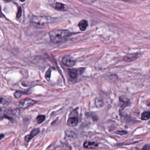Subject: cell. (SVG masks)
<instances>
[{"label": "cell", "instance_id": "6da1fadb", "mask_svg": "<svg viewBox=\"0 0 150 150\" xmlns=\"http://www.w3.org/2000/svg\"><path fill=\"white\" fill-rule=\"evenodd\" d=\"M49 35L50 41L53 43L57 44L65 41L71 34L67 30H56L50 31Z\"/></svg>", "mask_w": 150, "mask_h": 150}, {"label": "cell", "instance_id": "7a4b0ae2", "mask_svg": "<svg viewBox=\"0 0 150 150\" xmlns=\"http://www.w3.org/2000/svg\"><path fill=\"white\" fill-rule=\"evenodd\" d=\"M52 18L50 17L45 16L34 17L32 19V23L34 26L37 27H41L44 25L50 23L52 21Z\"/></svg>", "mask_w": 150, "mask_h": 150}, {"label": "cell", "instance_id": "3957f363", "mask_svg": "<svg viewBox=\"0 0 150 150\" xmlns=\"http://www.w3.org/2000/svg\"><path fill=\"white\" fill-rule=\"evenodd\" d=\"M37 101L33 100L27 98L23 100L19 103V107L22 109H26L34 104H36Z\"/></svg>", "mask_w": 150, "mask_h": 150}, {"label": "cell", "instance_id": "277c9868", "mask_svg": "<svg viewBox=\"0 0 150 150\" xmlns=\"http://www.w3.org/2000/svg\"><path fill=\"white\" fill-rule=\"evenodd\" d=\"M141 56V53L139 52L129 54L124 57L123 60L128 63L132 62L139 58Z\"/></svg>", "mask_w": 150, "mask_h": 150}, {"label": "cell", "instance_id": "5b68a950", "mask_svg": "<svg viewBox=\"0 0 150 150\" xmlns=\"http://www.w3.org/2000/svg\"><path fill=\"white\" fill-rule=\"evenodd\" d=\"M62 63L65 66L72 67L75 64V60L70 56H65L62 60Z\"/></svg>", "mask_w": 150, "mask_h": 150}, {"label": "cell", "instance_id": "8992f818", "mask_svg": "<svg viewBox=\"0 0 150 150\" xmlns=\"http://www.w3.org/2000/svg\"><path fill=\"white\" fill-rule=\"evenodd\" d=\"M19 114V109H15L14 110H9L7 112V114L4 116V117L5 118H8V119L13 122V119L11 117V116H18Z\"/></svg>", "mask_w": 150, "mask_h": 150}, {"label": "cell", "instance_id": "52a82bcc", "mask_svg": "<svg viewBox=\"0 0 150 150\" xmlns=\"http://www.w3.org/2000/svg\"><path fill=\"white\" fill-rule=\"evenodd\" d=\"M40 129L39 128H36V129H34L31 131V132L30 133V134L29 135H27L26 137L24 138V139H25V141L28 142L31 141L35 136L38 135V134L40 133Z\"/></svg>", "mask_w": 150, "mask_h": 150}, {"label": "cell", "instance_id": "ba28073f", "mask_svg": "<svg viewBox=\"0 0 150 150\" xmlns=\"http://www.w3.org/2000/svg\"><path fill=\"white\" fill-rule=\"evenodd\" d=\"M130 102L127 97L125 96H121L119 97V105L121 108L123 109L130 104Z\"/></svg>", "mask_w": 150, "mask_h": 150}, {"label": "cell", "instance_id": "9c48e42d", "mask_svg": "<svg viewBox=\"0 0 150 150\" xmlns=\"http://www.w3.org/2000/svg\"><path fill=\"white\" fill-rule=\"evenodd\" d=\"M65 138L68 141H72L77 137V134L71 130H66L65 131Z\"/></svg>", "mask_w": 150, "mask_h": 150}, {"label": "cell", "instance_id": "30bf717a", "mask_svg": "<svg viewBox=\"0 0 150 150\" xmlns=\"http://www.w3.org/2000/svg\"><path fill=\"white\" fill-rule=\"evenodd\" d=\"M78 119L76 117H70L68 120L67 124L70 127H75L78 124Z\"/></svg>", "mask_w": 150, "mask_h": 150}, {"label": "cell", "instance_id": "8fae6325", "mask_svg": "<svg viewBox=\"0 0 150 150\" xmlns=\"http://www.w3.org/2000/svg\"><path fill=\"white\" fill-rule=\"evenodd\" d=\"M98 146V143L95 142L86 141L83 143V147L86 148H93L97 147Z\"/></svg>", "mask_w": 150, "mask_h": 150}, {"label": "cell", "instance_id": "7c38bea8", "mask_svg": "<svg viewBox=\"0 0 150 150\" xmlns=\"http://www.w3.org/2000/svg\"><path fill=\"white\" fill-rule=\"evenodd\" d=\"M56 9L60 11H66L68 9L67 5L63 3L57 2L56 4Z\"/></svg>", "mask_w": 150, "mask_h": 150}, {"label": "cell", "instance_id": "4fadbf2b", "mask_svg": "<svg viewBox=\"0 0 150 150\" xmlns=\"http://www.w3.org/2000/svg\"><path fill=\"white\" fill-rule=\"evenodd\" d=\"M78 27L82 31H85L88 26V23L86 20H82L78 23Z\"/></svg>", "mask_w": 150, "mask_h": 150}, {"label": "cell", "instance_id": "5bb4252c", "mask_svg": "<svg viewBox=\"0 0 150 150\" xmlns=\"http://www.w3.org/2000/svg\"><path fill=\"white\" fill-rule=\"evenodd\" d=\"M69 74L70 76L72 78H76L77 76H78V72H77V70L75 69H70L69 70Z\"/></svg>", "mask_w": 150, "mask_h": 150}, {"label": "cell", "instance_id": "9a60e30c", "mask_svg": "<svg viewBox=\"0 0 150 150\" xmlns=\"http://www.w3.org/2000/svg\"><path fill=\"white\" fill-rule=\"evenodd\" d=\"M150 118V112H144L141 115V119L143 120H147Z\"/></svg>", "mask_w": 150, "mask_h": 150}, {"label": "cell", "instance_id": "2e32d148", "mask_svg": "<svg viewBox=\"0 0 150 150\" xmlns=\"http://www.w3.org/2000/svg\"><path fill=\"white\" fill-rule=\"evenodd\" d=\"M45 120V116L44 115H39L36 117V121H37V123L39 124L42 123Z\"/></svg>", "mask_w": 150, "mask_h": 150}, {"label": "cell", "instance_id": "e0dca14e", "mask_svg": "<svg viewBox=\"0 0 150 150\" xmlns=\"http://www.w3.org/2000/svg\"><path fill=\"white\" fill-rule=\"evenodd\" d=\"M95 105L98 108H102L103 106V101L100 99L96 98L95 100Z\"/></svg>", "mask_w": 150, "mask_h": 150}, {"label": "cell", "instance_id": "ac0fdd59", "mask_svg": "<svg viewBox=\"0 0 150 150\" xmlns=\"http://www.w3.org/2000/svg\"><path fill=\"white\" fill-rule=\"evenodd\" d=\"M24 94V92L22 91H17L15 92L14 93L15 97L16 98H20Z\"/></svg>", "mask_w": 150, "mask_h": 150}, {"label": "cell", "instance_id": "d6986e66", "mask_svg": "<svg viewBox=\"0 0 150 150\" xmlns=\"http://www.w3.org/2000/svg\"><path fill=\"white\" fill-rule=\"evenodd\" d=\"M51 72H52L51 68L47 70V71L46 72V74H45V78L47 80H50V77H51Z\"/></svg>", "mask_w": 150, "mask_h": 150}, {"label": "cell", "instance_id": "ffe728a7", "mask_svg": "<svg viewBox=\"0 0 150 150\" xmlns=\"http://www.w3.org/2000/svg\"><path fill=\"white\" fill-rule=\"evenodd\" d=\"M116 133L118 135H121V136H123V135H125L127 134L128 132L126 131H124V130H122V131H117L116 132Z\"/></svg>", "mask_w": 150, "mask_h": 150}, {"label": "cell", "instance_id": "44dd1931", "mask_svg": "<svg viewBox=\"0 0 150 150\" xmlns=\"http://www.w3.org/2000/svg\"><path fill=\"white\" fill-rule=\"evenodd\" d=\"M22 14V9L19 7V8L17 14V18H19L21 16Z\"/></svg>", "mask_w": 150, "mask_h": 150}, {"label": "cell", "instance_id": "7402d4cb", "mask_svg": "<svg viewBox=\"0 0 150 150\" xmlns=\"http://www.w3.org/2000/svg\"><path fill=\"white\" fill-rule=\"evenodd\" d=\"M150 150V145L149 144H146L145 145H144L142 149L141 150Z\"/></svg>", "mask_w": 150, "mask_h": 150}, {"label": "cell", "instance_id": "603a6c76", "mask_svg": "<svg viewBox=\"0 0 150 150\" xmlns=\"http://www.w3.org/2000/svg\"><path fill=\"white\" fill-rule=\"evenodd\" d=\"M1 104H8V102L4 98H1Z\"/></svg>", "mask_w": 150, "mask_h": 150}, {"label": "cell", "instance_id": "cb8c5ba5", "mask_svg": "<svg viewBox=\"0 0 150 150\" xmlns=\"http://www.w3.org/2000/svg\"><path fill=\"white\" fill-rule=\"evenodd\" d=\"M4 137H5V135H4V134H1V136H0V139H2Z\"/></svg>", "mask_w": 150, "mask_h": 150}, {"label": "cell", "instance_id": "d4e9b609", "mask_svg": "<svg viewBox=\"0 0 150 150\" xmlns=\"http://www.w3.org/2000/svg\"><path fill=\"white\" fill-rule=\"evenodd\" d=\"M131 150H140V149L137 147H133V148H131Z\"/></svg>", "mask_w": 150, "mask_h": 150}, {"label": "cell", "instance_id": "484cf974", "mask_svg": "<svg viewBox=\"0 0 150 150\" xmlns=\"http://www.w3.org/2000/svg\"></svg>", "mask_w": 150, "mask_h": 150}]
</instances>
